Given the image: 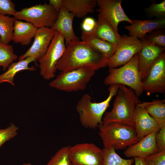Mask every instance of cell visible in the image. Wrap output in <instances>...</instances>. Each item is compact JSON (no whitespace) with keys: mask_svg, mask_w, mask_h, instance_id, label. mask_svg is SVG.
I'll return each instance as SVG.
<instances>
[{"mask_svg":"<svg viewBox=\"0 0 165 165\" xmlns=\"http://www.w3.org/2000/svg\"><path fill=\"white\" fill-rule=\"evenodd\" d=\"M108 61V59L94 50L86 43L78 40L66 46L56 68L61 72H65L87 67L96 71L107 66Z\"/></svg>","mask_w":165,"mask_h":165,"instance_id":"cell-1","label":"cell"},{"mask_svg":"<svg viewBox=\"0 0 165 165\" xmlns=\"http://www.w3.org/2000/svg\"><path fill=\"white\" fill-rule=\"evenodd\" d=\"M110 112H106L103 118V124L117 122L134 126L133 116L136 105L141 102L131 88L120 85Z\"/></svg>","mask_w":165,"mask_h":165,"instance_id":"cell-2","label":"cell"},{"mask_svg":"<svg viewBox=\"0 0 165 165\" xmlns=\"http://www.w3.org/2000/svg\"><path fill=\"white\" fill-rule=\"evenodd\" d=\"M119 84L109 86V95L105 100L100 102H93L88 94H84L78 102L76 109L82 125L87 128L95 129L102 123L103 116L109 106L112 99L116 95L119 87Z\"/></svg>","mask_w":165,"mask_h":165,"instance_id":"cell-3","label":"cell"},{"mask_svg":"<svg viewBox=\"0 0 165 165\" xmlns=\"http://www.w3.org/2000/svg\"><path fill=\"white\" fill-rule=\"evenodd\" d=\"M99 134L104 148L124 149L140 140L134 126L117 122L99 124Z\"/></svg>","mask_w":165,"mask_h":165,"instance_id":"cell-4","label":"cell"},{"mask_svg":"<svg viewBox=\"0 0 165 165\" xmlns=\"http://www.w3.org/2000/svg\"><path fill=\"white\" fill-rule=\"evenodd\" d=\"M138 53L127 63L119 68H109V74L103 83L127 86L133 89L139 97L144 91L142 80L138 68Z\"/></svg>","mask_w":165,"mask_h":165,"instance_id":"cell-5","label":"cell"},{"mask_svg":"<svg viewBox=\"0 0 165 165\" xmlns=\"http://www.w3.org/2000/svg\"><path fill=\"white\" fill-rule=\"evenodd\" d=\"M90 67H83L71 70L61 72L51 82V87L68 92L84 90L87 83L95 73Z\"/></svg>","mask_w":165,"mask_h":165,"instance_id":"cell-6","label":"cell"},{"mask_svg":"<svg viewBox=\"0 0 165 165\" xmlns=\"http://www.w3.org/2000/svg\"><path fill=\"white\" fill-rule=\"evenodd\" d=\"M58 13L50 4L45 3L23 8L17 11L13 17L15 20L30 23L37 28H51L57 19Z\"/></svg>","mask_w":165,"mask_h":165,"instance_id":"cell-7","label":"cell"},{"mask_svg":"<svg viewBox=\"0 0 165 165\" xmlns=\"http://www.w3.org/2000/svg\"><path fill=\"white\" fill-rule=\"evenodd\" d=\"M66 46L62 35L57 32L45 54L38 60L40 75L46 80L54 78L57 64L63 55Z\"/></svg>","mask_w":165,"mask_h":165,"instance_id":"cell-8","label":"cell"},{"mask_svg":"<svg viewBox=\"0 0 165 165\" xmlns=\"http://www.w3.org/2000/svg\"><path fill=\"white\" fill-rule=\"evenodd\" d=\"M121 37L114 55L108 60L109 68H118L127 63L142 48V41L138 38L126 35Z\"/></svg>","mask_w":165,"mask_h":165,"instance_id":"cell-9","label":"cell"},{"mask_svg":"<svg viewBox=\"0 0 165 165\" xmlns=\"http://www.w3.org/2000/svg\"><path fill=\"white\" fill-rule=\"evenodd\" d=\"M69 155L72 165H103L102 149L93 143H83L70 146Z\"/></svg>","mask_w":165,"mask_h":165,"instance_id":"cell-10","label":"cell"},{"mask_svg":"<svg viewBox=\"0 0 165 165\" xmlns=\"http://www.w3.org/2000/svg\"><path fill=\"white\" fill-rule=\"evenodd\" d=\"M143 88L148 94L165 92V52L161 54L151 67L142 80Z\"/></svg>","mask_w":165,"mask_h":165,"instance_id":"cell-11","label":"cell"},{"mask_svg":"<svg viewBox=\"0 0 165 165\" xmlns=\"http://www.w3.org/2000/svg\"><path fill=\"white\" fill-rule=\"evenodd\" d=\"M122 0H97L98 14L107 21L118 32L119 24L122 21L133 22L126 14L121 6Z\"/></svg>","mask_w":165,"mask_h":165,"instance_id":"cell-12","label":"cell"},{"mask_svg":"<svg viewBox=\"0 0 165 165\" xmlns=\"http://www.w3.org/2000/svg\"><path fill=\"white\" fill-rule=\"evenodd\" d=\"M57 32L51 28L43 27L37 28L32 45L24 53L19 57L18 61L31 56H36L38 60L42 57L46 53Z\"/></svg>","mask_w":165,"mask_h":165,"instance_id":"cell-13","label":"cell"},{"mask_svg":"<svg viewBox=\"0 0 165 165\" xmlns=\"http://www.w3.org/2000/svg\"><path fill=\"white\" fill-rule=\"evenodd\" d=\"M133 121L137 135L139 140L150 134L157 132L160 128L140 103L136 105Z\"/></svg>","mask_w":165,"mask_h":165,"instance_id":"cell-14","label":"cell"},{"mask_svg":"<svg viewBox=\"0 0 165 165\" xmlns=\"http://www.w3.org/2000/svg\"><path fill=\"white\" fill-rule=\"evenodd\" d=\"M141 41L142 47L138 53V68L142 80L154 62L165 52V48Z\"/></svg>","mask_w":165,"mask_h":165,"instance_id":"cell-15","label":"cell"},{"mask_svg":"<svg viewBox=\"0 0 165 165\" xmlns=\"http://www.w3.org/2000/svg\"><path fill=\"white\" fill-rule=\"evenodd\" d=\"M74 15L61 7L57 19L51 28L61 33L64 37L66 46L78 40L79 38L75 34L73 27Z\"/></svg>","mask_w":165,"mask_h":165,"instance_id":"cell-16","label":"cell"},{"mask_svg":"<svg viewBox=\"0 0 165 165\" xmlns=\"http://www.w3.org/2000/svg\"><path fill=\"white\" fill-rule=\"evenodd\" d=\"M133 21L132 24L125 26L124 28L128 31L130 36L136 37L141 40L152 31L165 28V18L145 20L134 19Z\"/></svg>","mask_w":165,"mask_h":165,"instance_id":"cell-17","label":"cell"},{"mask_svg":"<svg viewBox=\"0 0 165 165\" xmlns=\"http://www.w3.org/2000/svg\"><path fill=\"white\" fill-rule=\"evenodd\" d=\"M156 134V133L150 134L135 144L127 147L124 153V155L128 158L140 157L144 158L158 152L155 141Z\"/></svg>","mask_w":165,"mask_h":165,"instance_id":"cell-18","label":"cell"},{"mask_svg":"<svg viewBox=\"0 0 165 165\" xmlns=\"http://www.w3.org/2000/svg\"><path fill=\"white\" fill-rule=\"evenodd\" d=\"M82 41L104 57L110 59L114 55L117 46L98 37L91 32L82 31Z\"/></svg>","mask_w":165,"mask_h":165,"instance_id":"cell-19","label":"cell"},{"mask_svg":"<svg viewBox=\"0 0 165 165\" xmlns=\"http://www.w3.org/2000/svg\"><path fill=\"white\" fill-rule=\"evenodd\" d=\"M37 29L30 23L15 20L12 41L23 46L28 45L34 38Z\"/></svg>","mask_w":165,"mask_h":165,"instance_id":"cell-20","label":"cell"},{"mask_svg":"<svg viewBox=\"0 0 165 165\" xmlns=\"http://www.w3.org/2000/svg\"><path fill=\"white\" fill-rule=\"evenodd\" d=\"M97 2V0H62V7L75 17L82 18L94 12Z\"/></svg>","mask_w":165,"mask_h":165,"instance_id":"cell-21","label":"cell"},{"mask_svg":"<svg viewBox=\"0 0 165 165\" xmlns=\"http://www.w3.org/2000/svg\"><path fill=\"white\" fill-rule=\"evenodd\" d=\"M91 32L101 39L117 46L122 38L121 36L115 31L112 25L99 14L95 28Z\"/></svg>","mask_w":165,"mask_h":165,"instance_id":"cell-22","label":"cell"},{"mask_svg":"<svg viewBox=\"0 0 165 165\" xmlns=\"http://www.w3.org/2000/svg\"><path fill=\"white\" fill-rule=\"evenodd\" d=\"M37 60V57L34 56L27 57L16 62L12 63L4 72L0 75V84L8 82L12 86H14V78L16 74L23 70H35L36 68L34 66L30 67L29 65L31 63L35 62Z\"/></svg>","mask_w":165,"mask_h":165,"instance_id":"cell-23","label":"cell"},{"mask_svg":"<svg viewBox=\"0 0 165 165\" xmlns=\"http://www.w3.org/2000/svg\"><path fill=\"white\" fill-rule=\"evenodd\" d=\"M141 104L155 120L160 128L165 126V100H154L151 102H143Z\"/></svg>","mask_w":165,"mask_h":165,"instance_id":"cell-24","label":"cell"},{"mask_svg":"<svg viewBox=\"0 0 165 165\" xmlns=\"http://www.w3.org/2000/svg\"><path fill=\"white\" fill-rule=\"evenodd\" d=\"M15 20L14 17L0 14V39L2 43L9 44L12 41Z\"/></svg>","mask_w":165,"mask_h":165,"instance_id":"cell-25","label":"cell"},{"mask_svg":"<svg viewBox=\"0 0 165 165\" xmlns=\"http://www.w3.org/2000/svg\"><path fill=\"white\" fill-rule=\"evenodd\" d=\"M17 58L13 46L2 43L0 39V72L1 67L3 71H6L10 64Z\"/></svg>","mask_w":165,"mask_h":165,"instance_id":"cell-26","label":"cell"},{"mask_svg":"<svg viewBox=\"0 0 165 165\" xmlns=\"http://www.w3.org/2000/svg\"><path fill=\"white\" fill-rule=\"evenodd\" d=\"M103 165H131L134 162L133 159H125L122 158L113 148H104Z\"/></svg>","mask_w":165,"mask_h":165,"instance_id":"cell-27","label":"cell"},{"mask_svg":"<svg viewBox=\"0 0 165 165\" xmlns=\"http://www.w3.org/2000/svg\"><path fill=\"white\" fill-rule=\"evenodd\" d=\"M70 146L60 149L45 165H72L69 155Z\"/></svg>","mask_w":165,"mask_h":165,"instance_id":"cell-28","label":"cell"},{"mask_svg":"<svg viewBox=\"0 0 165 165\" xmlns=\"http://www.w3.org/2000/svg\"><path fill=\"white\" fill-rule=\"evenodd\" d=\"M141 41L165 48V30L163 29L153 31Z\"/></svg>","mask_w":165,"mask_h":165,"instance_id":"cell-29","label":"cell"},{"mask_svg":"<svg viewBox=\"0 0 165 165\" xmlns=\"http://www.w3.org/2000/svg\"><path fill=\"white\" fill-rule=\"evenodd\" d=\"M145 11L149 17H156V19L165 18V0L159 3L153 2Z\"/></svg>","mask_w":165,"mask_h":165,"instance_id":"cell-30","label":"cell"},{"mask_svg":"<svg viewBox=\"0 0 165 165\" xmlns=\"http://www.w3.org/2000/svg\"><path fill=\"white\" fill-rule=\"evenodd\" d=\"M19 129V127L13 123H11L5 129H0V147L16 136Z\"/></svg>","mask_w":165,"mask_h":165,"instance_id":"cell-31","label":"cell"},{"mask_svg":"<svg viewBox=\"0 0 165 165\" xmlns=\"http://www.w3.org/2000/svg\"><path fill=\"white\" fill-rule=\"evenodd\" d=\"M144 159L148 165H165V150L153 153Z\"/></svg>","mask_w":165,"mask_h":165,"instance_id":"cell-32","label":"cell"},{"mask_svg":"<svg viewBox=\"0 0 165 165\" xmlns=\"http://www.w3.org/2000/svg\"><path fill=\"white\" fill-rule=\"evenodd\" d=\"M15 7V4L11 0H0V14L13 16L17 11Z\"/></svg>","mask_w":165,"mask_h":165,"instance_id":"cell-33","label":"cell"},{"mask_svg":"<svg viewBox=\"0 0 165 165\" xmlns=\"http://www.w3.org/2000/svg\"><path fill=\"white\" fill-rule=\"evenodd\" d=\"M155 141L158 152L165 150V126L156 133Z\"/></svg>","mask_w":165,"mask_h":165,"instance_id":"cell-34","label":"cell"},{"mask_svg":"<svg viewBox=\"0 0 165 165\" xmlns=\"http://www.w3.org/2000/svg\"><path fill=\"white\" fill-rule=\"evenodd\" d=\"M96 21L93 18L87 17L83 20L81 27L82 31L91 32L94 30L96 24Z\"/></svg>","mask_w":165,"mask_h":165,"instance_id":"cell-35","label":"cell"},{"mask_svg":"<svg viewBox=\"0 0 165 165\" xmlns=\"http://www.w3.org/2000/svg\"><path fill=\"white\" fill-rule=\"evenodd\" d=\"M62 0H50L49 4L51 5L57 12L59 13L62 6Z\"/></svg>","mask_w":165,"mask_h":165,"instance_id":"cell-36","label":"cell"},{"mask_svg":"<svg viewBox=\"0 0 165 165\" xmlns=\"http://www.w3.org/2000/svg\"><path fill=\"white\" fill-rule=\"evenodd\" d=\"M134 158L135 165H148L144 158L135 157Z\"/></svg>","mask_w":165,"mask_h":165,"instance_id":"cell-37","label":"cell"},{"mask_svg":"<svg viewBox=\"0 0 165 165\" xmlns=\"http://www.w3.org/2000/svg\"><path fill=\"white\" fill-rule=\"evenodd\" d=\"M22 165H32L31 163H25L23 164Z\"/></svg>","mask_w":165,"mask_h":165,"instance_id":"cell-38","label":"cell"}]
</instances>
